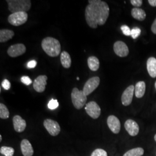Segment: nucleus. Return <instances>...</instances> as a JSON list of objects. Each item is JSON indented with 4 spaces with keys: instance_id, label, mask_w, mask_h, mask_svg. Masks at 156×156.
<instances>
[{
    "instance_id": "36",
    "label": "nucleus",
    "mask_w": 156,
    "mask_h": 156,
    "mask_svg": "<svg viewBox=\"0 0 156 156\" xmlns=\"http://www.w3.org/2000/svg\"><path fill=\"white\" fill-rule=\"evenodd\" d=\"M1 140H2V136L0 135V141H1Z\"/></svg>"
},
{
    "instance_id": "10",
    "label": "nucleus",
    "mask_w": 156,
    "mask_h": 156,
    "mask_svg": "<svg viewBox=\"0 0 156 156\" xmlns=\"http://www.w3.org/2000/svg\"><path fill=\"white\" fill-rule=\"evenodd\" d=\"M113 50L116 55L121 57L128 56L129 49L127 45L122 41H118L113 45Z\"/></svg>"
},
{
    "instance_id": "7",
    "label": "nucleus",
    "mask_w": 156,
    "mask_h": 156,
    "mask_svg": "<svg viewBox=\"0 0 156 156\" xmlns=\"http://www.w3.org/2000/svg\"><path fill=\"white\" fill-rule=\"evenodd\" d=\"M85 111L88 115L94 119H97L101 115V108L97 102L90 101L86 105Z\"/></svg>"
},
{
    "instance_id": "18",
    "label": "nucleus",
    "mask_w": 156,
    "mask_h": 156,
    "mask_svg": "<svg viewBox=\"0 0 156 156\" xmlns=\"http://www.w3.org/2000/svg\"><path fill=\"white\" fill-rule=\"evenodd\" d=\"M146 90V84L144 81H140L135 86V95L136 98H140L144 97Z\"/></svg>"
},
{
    "instance_id": "11",
    "label": "nucleus",
    "mask_w": 156,
    "mask_h": 156,
    "mask_svg": "<svg viewBox=\"0 0 156 156\" xmlns=\"http://www.w3.org/2000/svg\"><path fill=\"white\" fill-rule=\"evenodd\" d=\"M135 92V87L133 85H130L123 92L122 95V102L124 106H128L131 104Z\"/></svg>"
},
{
    "instance_id": "6",
    "label": "nucleus",
    "mask_w": 156,
    "mask_h": 156,
    "mask_svg": "<svg viewBox=\"0 0 156 156\" xmlns=\"http://www.w3.org/2000/svg\"><path fill=\"white\" fill-rule=\"evenodd\" d=\"M100 83V79L98 76L90 78L84 84L83 91L85 95H89L96 89Z\"/></svg>"
},
{
    "instance_id": "12",
    "label": "nucleus",
    "mask_w": 156,
    "mask_h": 156,
    "mask_svg": "<svg viewBox=\"0 0 156 156\" xmlns=\"http://www.w3.org/2000/svg\"><path fill=\"white\" fill-rule=\"evenodd\" d=\"M48 76L46 75H39L36 78L33 83L34 90L38 93H42L45 91L47 84Z\"/></svg>"
},
{
    "instance_id": "5",
    "label": "nucleus",
    "mask_w": 156,
    "mask_h": 156,
    "mask_svg": "<svg viewBox=\"0 0 156 156\" xmlns=\"http://www.w3.org/2000/svg\"><path fill=\"white\" fill-rule=\"evenodd\" d=\"M28 14L27 12H16L11 14L8 18V22L12 26H19L27 21Z\"/></svg>"
},
{
    "instance_id": "32",
    "label": "nucleus",
    "mask_w": 156,
    "mask_h": 156,
    "mask_svg": "<svg viewBox=\"0 0 156 156\" xmlns=\"http://www.w3.org/2000/svg\"><path fill=\"white\" fill-rule=\"evenodd\" d=\"M131 4L135 7H140L142 5L143 1L142 0H131L130 1Z\"/></svg>"
},
{
    "instance_id": "2",
    "label": "nucleus",
    "mask_w": 156,
    "mask_h": 156,
    "mask_svg": "<svg viewBox=\"0 0 156 156\" xmlns=\"http://www.w3.org/2000/svg\"><path fill=\"white\" fill-rule=\"evenodd\" d=\"M41 46L42 49L48 56L55 57L58 56L61 52L60 42L53 37H46L42 40Z\"/></svg>"
},
{
    "instance_id": "26",
    "label": "nucleus",
    "mask_w": 156,
    "mask_h": 156,
    "mask_svg": "<svg viewBox=\"0 0 156 156\" xmlns=\"http://www.w3.org/2000/svg\"><path fill=\"white\" fill-rule=\"evenodd\" d=\"M141 33V30L139 27H134L131 30V36L133 39H136Z\"/></svg>"
},
{
    "instance_id": "29",
    "label": "nucleus",
    "mask_w": 156,
    "mask_h": 156,
    "mask_svg": "<svg viewBox=\"0 0 156 156\" xmlns=\"http://www.w3.org/2000/svg\"><path fill=\"white\" fill-rule=\"evenodd\" d=\"M121 30L122 31L123 33L125 35H126V36L131 35V30L127 26H126V25H123V26H122L121 27Z\"/></svg>"
},
{
    "instance_id": "14",
    "label": "nucleus",
    "mask_w": 156,
    "mask_h": 156,
    "mask_svg": "<svg viewBox=\"0 0 156 156\" xmlns=\"http://www.w3.org/2000/svg\"><path fill=\"white\" fill-rule=\"evenodd\" d=\"M124 127L128 134L131 136H135L139 133L140 127L138 124L133 120L128 119L124 124Z\"/></svg>"
},
{
    "instance_id": "24",
    "label": "nucleus",
    "mask_w": 156,
    "mask_h": 156,
    "mask_svg": "<svg viewBox=\"0 0 156 156\" xmlns=\"http://www.w3.org/2000/svg\"><path fill=\"white\" fill-rule=\"evenodd\" d=\"M9 117V112L7 107L3 104H0V118L6 119Z\"/></svg>"
},
{
    "instance_id": "15",
    "label": "nucleus",
    "mask_w": 156,
    "mask_h": 156,
    "mask_svg": "<svg viewBox=\"0 0 156 156\" xmlns=\"http://www.w3.org/2000/svg\"><path fill=\"white\" fill-rule=\"evenodd\" d=\"M13 124L15 130L17 133H22L26 127V122L21 116L16 115L13 118Z\"/></svg>"
},
{
    "instance_id": "34",
    "label": "nucleus",
    "mask_w": 156,
    "mask_h": 156,
    "mask_svg": "<svg viewBox=\"0 0 156 156\" xmlns=\"http://www.w3.org/2000/svg\"><path fill=\"white\" fill-rule=\"evenodd\" d=\"M151 31L154 34H156V19L154 20V22L153 23L151 27Z\"/></svg>"
},
{
    "instance_id": "35",
    "label": "nucleus",
    "mask_w": 156,
    "mask_h": 156,
    "mask_svg": "<svg viewBox=\"0 0 156 156\" xmlns=\"http://www.w3.org/2000/svg\"><path fill=\"white\" fill-rule=\"evenodd\" d=\"M148 2L149 3V4L151 6H153V7H156V0H149Z\"/></svg>"
},
{
    "instance_id": "1",
    "label": "nucleus",
    "mask_w": 156,
    "mask_h": 156,
    "mask_svg": "<svg viewBox=\"0 0 156 156\" xmlns=\"http://www.w3.org/2000/svg\"><path fill=\"white\" fill-rule=\"evenodd\" d=\"M85 9V19L90 27L97 28L105 24L109 15V7L105 1L89 0Z\"/></svg>"
},
{
    "instance_id": "27",
    "label": "nucleus",
    "mask_w": 156,
    "mask_h": 156,
    "mask_svg": "<svg viewBox=\"0 0 156 156\" xmlns=\"http://www.w3.org/2000/svg\"><path fill=\"white\" fill-rule=\"evenodd\" d=\"M91 156H108V154L106 151L101 149H97L92 153Z\"/></svg>"
},
{
    "instance_id": "23",
    "label": "nucleus",
    "mask_w": 156,
    "mask_h": 156,
    "mask_svg": "<svg viewBox=\"0 0 156 156\" xmlns=\"http://www.w3.org/2000/svg\"><path fill=\"white\" fill-rule=\"evenodd\" d=\"M144 154V150L141 147H137L127 151L123 156H142Z\"/></svg>"
},
{
    "instance_id": "31",
    "label": "nucleus",
    "mask_w": 156,
    "mask_h": 156,
    "mask_svg": "<svg viewBox=\"0 0 156 156\" xmlns=\"http://www.w3.org/2000/svg\"><path fill=\"white\" fill-rule=\"evenodd\" d=\"M2 87L6 90H8L11 88V83L9 82V81L7 79H4L2 82Z\"/></svg>"
},
{
    "instance_id": "38",
    "label": "nucleus",
    "mask_w": 156,
    "mask_h": 156,
    "mask_svg": "<svg viewBox=\"0 0 156 156\" xmlns=\"http://www.w3.org/2000/svg\"><path fill=\"white\" fill-rule=\"evenodd\" d=\"M155 87H156V82H155Z\"/></svg>"
},
{
    "instance_id": "20",
    "label": "nucleus",
    "mask_w": 156,
    "mask_h": 156,
    "mask_svg": "<svg viewBox=\"0 0 156 156\" xmlns=\"http://www.w3.org/2000/svg\"><path fill=\"white\" fill-rule=\"evenodd\" d=\"M131 15L134 19L140 21L144 20L146 16L145 11L139 8H134L131 10Z\"/></svg>"
},
{
    "instance_id": "21",
    "label": "nucleus",
    "mask_w": 156,
    "mask_h": 156,
    "mask_svg": "<svg viewBox=\"0 0 156 156\" xmlns=\"http://www.w3.org/2000/svg\"><path fill=\"white\" fill-rule=\"evenodd\" d=\"M87 64L91 71H97L100 67V61L97 57L90 56L87 59Z\"/></svg>"
},
{
    "instance_id": "9",
    "label": "nucleus",
    "mask_w": 156,
    "mask_h": 156,
    "mask_svg": "<svg viewBox=\"0 0 156 156\" xmlns=\"http://www.w3.org/2000/svg\"><path fill=\"white\" fill-rule=\"evenodd\" d=\"M26 51V48L23 44L12 45L7 50V53L11 57H16L23 55Z\"/></svg>"
},
{
    "instance_id": "16",
    "label": "nucleus",
    "mask_w": 156,
    "mask_h": 156,
    "mask_svg": "<svg viewBox=\"0 0 156 156\" xmlns=\"http://www.w3.org/2000/svg\"><path fill=\"white\" fill-rule=\"evenodd\" d=\"M21 151L24 156H32L34 154L33 146L27 140H23L20 144Z\"/></svg>"
},
{
    "instance_id": "8",
    "label": "nucleus",
    "mask_w": 156,
    "mask_h": 156,
    "mask_svg": "<svg viewBox=\"0 0 156 156\" xmlns=\"http://www.w3.org/2000/svg\"><path fill=\"white\" fill-rule=\"evenodd\" d=\"M44 126L48 132L52 136H57L60 132L59 124L53 120L46 119L44 122Z\"/></svg>"
},
{
    "instance_id": "33",
    "label": "nucleus",
    "mask_w": 156,
    "mask_h": 156,
    "mask_svg": "<svg viewBox=\"0 0 156 156\" xmlns=\"http://www.w3.org/2000/svg\"><path fill=\"white\" fill-rule=\"evenodd\" d=\"M37 66V62L35 60H31L27 63V66L28 68H33Z\"/></svg>"
},
{
    "instance_id": "4",
    "label": "nucleus",
    "mask_w": 156,
    "mask_h": 156,
    "mask_svg": "<svg viewBox=\"0 0 156 156\" xmlns=\"http://www.w3.org/2000/svg\"><path fill=\"white\" fill-rule=\"evenodd\" d=\"M71 99L74 107L77 109H80L86 104L87 96L83 90H79L78 88L74 87L71 93Z\"/></svg>"
},
{
    "instance_id": "13",
    "label": "nucleus",
    "mask_w": 156,
    "mask_h": 156,
    "mask_svg": "<svg viewBox=\"0 0 156 156\" xmlns=\"http://www.w3.org/2000/svg\"><path fill=\"white\" fill-rule=\"evenodd\" d=\"M107 124L113 133L118 134L120 132L121 124L119 119L115 116L111 115L108 117Z\"/></svg>"
},
{
    "instance_id": "30",
    "label": "nucleus",
    "mask_w": 156,
    "mask_h": 156,
    "mask_svg": "<svg viewBox=\"0 0 156 156\" xmlns=\"http://www.w3.org/2000/svg\"><path fill=\"white\" fill-rule=\"evenodd\" d=\"M21 82H22L23 83L28 86L30 84L32 83V80L30 78H29L27 76H23L21 78Z\"/></svg>"
},
{
    "instance_id": "17",
    "label": "nucleus",
    "mask_w": 156,
    "mask_h": 156,
    "mask_svg": "<svg viewBox=\"0 0 156 156\" xmlns=\"http://www.w3.org/2000/svg\"><path fill=\"white\" fill-rule=\"evenodd\" d=\"M147 69L151 78L156 77V58L151 57L147 62Z\"/></svg>"
},
{
    "instance_id": "19",
    "label": "nucleus",
    "mask_w": 156,
    "mask_h": 156,
    "mask_svg": "<svg viewBox=\"0 0 156 156\" xmlns=\"http://www.w3.org/2000/svg\"><path fill=\"white\" fill-rule=\"evenodd\" d=\"M15 35L12 30L8 29H2L0 30V42L4 43L12 39Z\"/></svg>"
},
{
    "instance_id": "22",
    "label": "nucleus",
    "mask_w": 156,
    "mask_h": 156,
    "mask_svg": "<svg viewBox=\"0 0 156 156\" xmlns=\"http://www.w3.org/2000/svg\"><path fill=\"white\" fill-rule=\"evenodd\" d=\"M60 60L62 67L65 68H69L71 66V58L69 53L66 51H63L61 53L60 56Z\"/></svg>"
},
{
    "instance_id": "25",
    "label": "nucleus",
    "mask_w": 156,
    "mask_h": 156,
    "mask_svg": "<svg viewBox=\"0 0 156 156\" xmlns=\"http://www.w3.org/2000/svg\"><path fill=\"white\" fill-rule=\"evenodd\" d=\"M15 150L11 147L2 146L0 149V153L5 156H13Z\"/></svg>"
},
{
    "instance_id": "28",
    "label": "nucleus",
    "mask_w": 156,
    "mask_h": 156,
    "mask_svg": "<svg viewBox=\"0 0 156 156\" xmlns=\"http://www.w3.org/2000/svg\"><path fill=\"white\" fill-rule=\"evenodd\" d=\"M48 108L51 109V110H54L56 109L57 108L58 106V102L57 100H51L48 103Z\"/></svg>"
},
{
    "instance_id": "37",
    "label": "nucleus",
    "mask_w": 156,
    "mask_h": 156,
    "mask_svg": "<svg viewBox=\"0 0 156 156\" xmlns=\"http://www.w3.org/2000/svg\"><path fill=\"white\" fill-rule=\"evenodd\" d=\"M154 140H155V141L156 142V134L155 135V136H154Z\"/></svg>"
},
{
    "instance_id": "3",
    "label": "nucleus",
    "mask_w": 156,
    "mask_h": 156,
    "mask_svg": "<svg viewBox=\"0 0 156 156\" xmlns=\"http://www.w3.org/2000/svg\"><path fill=\"white\" fill-rule=\"evenodd\" d=\"M8 9L12 13L24 12H26L31 9V2L30 0H7Z\"/></svg>"
}]
</instances>
